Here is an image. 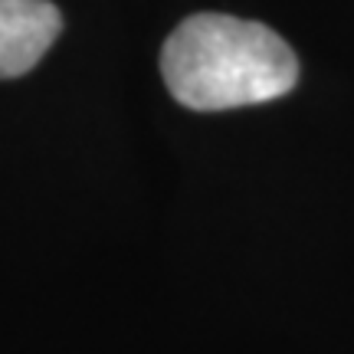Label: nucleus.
Instances as JSON below:
<instances>
[{
  "label": "nucleus",
  "instance_id": "1",
  "mask_svg": "<svg viewBox=\"0 0 354 354\" xmlns=\"http://www.w3.org/2000/svg\"><path fill=\"white\" fill-rule=\"evenodd\" d=\"M167 92L194 112H227L286 95L299 59L276 30L230 13H194L165 39Z\"/></svg>",
  "mask_w": 354,
  "mask_h": 354
},
{
  "label": "nucleus",
  "instance_id": "2",
  "mask_svg": "<svg viewBox=\"0 0 354 354\" xmlns=\"http://www.w3.org/2000/svg\"><path fill=\"white\" fill-rule=\"evenodd\" d=\"M63 30V13L50 0H0V79L30 73Z\"/></svg>",
  "mask_w": 354,
  "mask_h": 354
}]
</instances>
